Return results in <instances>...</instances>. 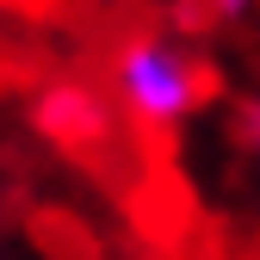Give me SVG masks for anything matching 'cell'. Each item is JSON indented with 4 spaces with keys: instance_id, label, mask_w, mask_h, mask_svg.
<instances>
[{
    "instance_id": "obj_1",
    "label": "cell",
    "mask_w": 260,
    "mask_h": 260,
    "mask_svg": "<svg viewBox=\"0 0 260 260\" xmlns=\"http://www.w3.org/2000/svg\"><path fill=\"white\" fill-rule=\"evenodd\" d=\"M118 100L137 112L143 124H180L192 106L205 100V69L186 50L161 44V38H137L118 50Z\"/></svg>"
},
{
    "instance_id": "obj_2",
    "label": "cell",
    "mask_w": 260,
    "mask_h": 260,
    "mask_svg": "<svg viewBox=\"0 0 260 260\" xmlns=\"http://www.w3.org/2000/svg\"><path fill=\"white\" fill-rule=\"evenodd\" d=\"M248 137L260 143V106H248Z\"/></svg>"
}]
</instances>
